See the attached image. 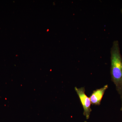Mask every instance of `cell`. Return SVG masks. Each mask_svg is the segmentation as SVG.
I'll return each mask as SVG.
<instances>
[{"mask_svg": "<svg viewBox=\"0 0 122 122\" xmlns=\"http://www.w3.org/2000/svg\"><path fill=\"white\" fill-rule=\"evenodd\" d=\"M110 74L111 80L120 96L121 102L120 110L122 111V57L119 43L114 41L111 49Z\"/></svg>", "mask_w": 122, "mask_h": 122, "instance_id": "6da1fadb", "label": "cell"}, {"mask_svg": "<svg viewBox=\"0 0 122 122\" xmlns=\"http://www.w3.org/2000/svg\"><path fill=\"white\" fill-rule=\"evenodd\" d=\"M75 90L78 95L81 104L83 109V115L86 117V119L89 118L92 109L91 108V103L89 97H87L85 94V89L84 87L78 88L75 87Z\"/></svg>", "mask_w": 122, "mask_h": 122, "instance_id": "7a4b0ae2", "label": "cell"}, {"mask_svg": "<svg viewBox=\"0 0 122 122\" xmlns=\"http://www.w3.org/2000/svg\"><path fill=\"white\" fill-rule=\"evenodd\" d=\"M108 88V85H106L102 88L94 91L90 96L91 104L96 106L100 105L105 91Z\"/></svg>", "mask_w": 122, "mask_h": 122, "instance_id": "3957f363", "label": "cell"}, {"mask_svg": "<svg viewBox=\"0 0 122 122\" xmlns=\"http://www.w3.org/2000/svg\"><path fill=\"white\" fill-rule=\"evenodd\" d=\"M120 11H121V13H122V8L121 9V10H120Z\"/></svg>", "mask_w": 122, "mask_h": 122, "instance_id": "277c9868", "label": "cell"}, {"mask_svg": "<svg viewBox=\"0 0 122 122\" xmlns=\"http://www.w3.org/2000/svg\"><path fill=\"white\" fill-rule=\"evenodd\" d=\"M86 122V121H85V122Z\"/></svg>", "mask_w": 122, "mask_h": 122, "instance_id": "5b68a950", "label": "cell"}]
</instances>
